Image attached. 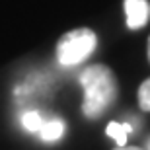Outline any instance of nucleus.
<instances>
[{"mask_svg":"<svg viewBox=\"0 0 150 150\" xmlns=\"http://www.w3.org/2000/svg\"><path fill=\"white\" fill-rule=\"evenodd\" d=\"M80 84L84 88L82 111L88 119H98L105 113L117 98L115 74L105 64H92L80 74Z\"/></svg>","mask_w":150,"mask_h":150,"instance_id":"obj_1","label":"nucleus"},{"mask_svg":"<svg viewBox=\"0 0 150 150\" xmlns=\"http://www.w3.org/2000/svg\"><path fill=\"white\" fill-rule=\"evenodd\" d=\"M98 45V35L90 28H78L64 33L57 43V61L62 67H74L82 62Z\"/></svg>","mask_w":150,"mask_h":150,"instance_id":"obj_2","label":"nucleus"},{"mask_svg":"<svg viewBox=\"0 0 150 150\" xmlns=\"http://www.w3.org/2000/svg\"><path fill=\"white\" fill-rule=\"evenodd\" d=\"M125 16L129 29H142L150 22L148 0H125Z\"/></svg>","mask_w":150,"mask_h":150,"instance_id":"obj_3","label":"nucleus"},{"mask_svg":"<svg viewBox=\"0 0 150 150\" xmlns=\"http://www.w3.org/2000/svg\"><path fill=\"white\" fill-rule=\"evenodd\" d=\"M133 131L131 125H125V123H117V121H111L107 125L105 133L107 137H111L113 140L117 142V146H125L127 144V134Z\"/></svg>","mask_w":150,"mask_h":150,"instance_id":"obj_4","label":"nucleus"},{"mask_svg":"<svg viewBox=\"0 0 150 150\" xmlns=\"http://www.w3.org/2000/svg\"><path fill=\"white\" fill-rule=\"evenodd\" d=\"M41 139L43 140H59L62 137V133H64V125H62V121H59V119H53V121H47L43 123V127H41Z\"/></svg>","mask_w":150,"mask_h":150,"instance_id":"obj_5","label":"nucleus"},{"mask_svg":"<svg viewBox=\"0 0 150 150\" xmlns=\"http://www.w3.org/2000/svg\"><path fill=\"white\" fill-rule=\"evenodd\" d=\"M137 100H139V107L140 109L146 111V113H150V78H146L144 82L139 86Z\"/></svg>","mask_w":150,"mask_h":150,"instance_id":"obj_6","label":"nucleus"},{"mask_svg":"<svg viewBox=\"0 0 150 150\" xmlns=\"http://www.w3.org/2000/svg\"><path fill=\"white\" fill-rule=\"evenodd\" d=\"M22 123L28 131H33V133L35 131H41V127H43V119H41V115H39L37 111L25 113V115L22 117Z\"/></svg>","mask_w":150,"mask_h":150,"instance_id":"obj_7","label":"nucleus"},{"mask_svg":"<svg viewBox=\"0 0 150 150\" xmlns=\"http://www.w3.org/2000/svg\"><path fill=\"white\" fill-rule=\"evenodd\" d=\"M115 150H144V148H140V146H127V144H125V146H117Z\"/></svg>","mask_w":150,"mask_h":150,"instance_id":"obj_8","label":"nucleus"},{"mask_svg":"<svg viewBox=\"0 0 150 150\" xmlns=\"http://www.w3.org/2000/svg\"><path fill=\"white\" fill-rule=\"evenodd\" d=\"M146 57H148V62H150V37L146 41Z\"/></svg>","mask_w":150,"mask_h":150,"instance_id":"obj_9","label":"nucleus"}]
</instances>
